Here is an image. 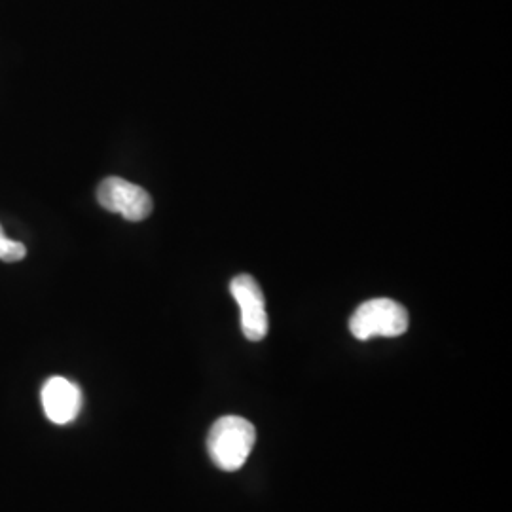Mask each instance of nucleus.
Returning a JSON list of instances; mask_svg holds the SVG:
<instances>
[{
    "label": "nucleus",
    "mask_w": 512,
    "mask_h": 512,
    "mask_svg": "<svg viewBox=\"0 0 512 512\" xmlns=\"http://www.w3.org/2000/svg\"><path fill=\"white\" fill-rule=\"evenodd\" d=\"M97 202L103 209L131 222L145 220L152 213V198L147 190L120 177H109L99 184Z\"/></svg>",
    "instance_id": "7ed1b4c3"
},
{
    "label": "nucleus",
    "mask_w": 512,
    "mask_h": 512,
    "mask_svg": "<svg viewBox=\"0 0 512 512\" xmlns=\"http://www.w3.org/2000/svg\"><path fill=\"white\" fill-rule=\"evenodd\" d=\"M27 255V249L23 243L6 238L2 226H0V260L2 262H19Z\"/></svg>",
    "instance_id": "423d86ee"
},
{
    "label": "nucleus",
    "mask_w": 512,
    "mask_h": 512,
    "mask_svg": "<svg viewBox=\"0 0 512 512\" xmlns=\"http://www.w3.org/2000/svg\"><path fill=\"white\" fill-rule=\"evenodd\" d=\"M42 408L55 425L71 423L80 414L82 391L71 380L54 376L42 387Z\"/></svg>",
    "instance_id": "39448f33"
},
{
    "label": "nucleus",
    "mask_w": 512,
    "mask_h": 512,
    "mask_svg": "<svg viewBox=\"0 0 512 512\" xmlns=\"http://www.w3.org/2000/svg\"><path fill=\"white\" fill-rule=\"evenodd\" d=\"M255 440L256 431L251 421L239 416H224L213 423L207 437V450L219 469L232 473L245 465Z\"/></svg>",
    "instance_id": "f257e3e1"
},
{
    "label": "nucleus",
    "mask_w": 512,
    "mask_h": 512,
    "mask_svg": "<svg viewBox=\"0 0 512 512\" xmlns=\"http://www.w3.org/2000/svg\"><path fill=\"white\" fill-rule=\"evenodd\" d=\"M230 293L241 310V330L251 342H260L268 334V315L264 294L251 275H238L230 283Z\"/></svg>",
    "instance_id": "20e7f679"
},
{
    "label": "nucleus",
    "mask_w": 512,
    "mask_h": 512,
    "mask_svg": "<svg viewBox=\"0 0 512 512\" xmlns=\"http://www.w3.org/2000/svg\"><path fill=\"white\" fill-rule=\"evenodd\" d=\"M408 329V313L403 306L389 298H374L359 306L349 319V330L357 340L376 336L397 338Z\"/></svg>",
    "instance_id": "f03ea898"
}]
</instances>
